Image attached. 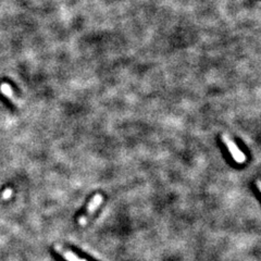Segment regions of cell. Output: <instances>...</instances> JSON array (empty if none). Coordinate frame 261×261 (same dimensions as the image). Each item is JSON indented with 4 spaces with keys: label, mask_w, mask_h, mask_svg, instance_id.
<instances>
[{
    "label": "cell",
    "mask_w": 261,
    "mask_h": 261,
    "mask_svg": "<svg viewBox=\"0 0 261 261\" xmlns=\"http://www.w3.org/2000/svg\"><path fill=\"white\" fill-rule=\"evenodd\" d=\"M102 200H103V197H102V196H101L100 194H96V195L94 196V197L92 198V200L89 201V203H88L86 212L79 219L80 225L83 226V225H85V224L88 222L89 218H91V217L94 215V212H95L98 208H99V206L102 203Z\"/></svg>",
    "instance_id": "obj_1"
},
{
    "label": "cell",
    "mask_w": 261,
    "mask_h": 261,
    "mask_svg": "<svg viewBox=\"0 0 261 261\" xmlns=\"http://www.w3.org/2000/svg\"><path fill=\"white\" fill-rule=\"evenodd\" d=\"M222 142L225 144V146L227 147L228 151H230L232 158L238 162V163H244L246 161V156L243 151H241V149L239 148V146L236 145L230 137L226 135H222Z\"/></svg>",
    "instance_id": "obj_2"
},
{
    "label": "cell",
    "mask_w": 261,
    "mask_h": 261,
    "mask_svg": "<svg viewBox=\"0 0 261 261\" xmlns=\"http://www.w3.org/2000/svg\"><path fill=\"white\" fill-rule=\"evenodd\" d=\"M55 249L59 255H61L67 261H87L85 259H82V258L77 257L75 254H73L72 251L63 248L62 246H59V245H56Z\"/></svg>",
    "instance_id": "obj_3"
},
{
    "label": "cell",
    "mask_w": 261,
    "mask_h": 261,
    "mask_svg": "<svg viewBox=\"0 0 261 261\" xmlns=\"http://www.w3.org/2000/svg\"><path fill=\"white\" fill-rule=\"evenodd\" d=\"M0 91H2V93H3L5 96H7L8 98H10V99H12V100L14 99V98H13L12 88L10 87L9 84H6V83L2 84V86H0Z\"/></svg>",
    "instance_id": "obj_4"
},
{
    "label": "cell",
    "mask_w": 261,
    "mask_h": 261,
    "mask_svg": "<svg viewBox=\"0 0 261 261\" xmlns=\"http://www.w3.org/2000/svg\"><path fill=\"white\" fill-rule=\"evenodd\" d=\"M12 195V191L11 190H6L5 192H4V195H3V198L4 199H8L10 197V196Z\"/></svg>",
    "instance_id": "obj_5"
}]
</instances>
